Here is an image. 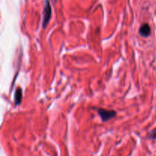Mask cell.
I'll return each mask as SVG.
<instances>
[{"instance_id":"3957f363","label":"cell","mask_w":156,"mask_h":156,"mask_svg":"<svg viewBox=\"0 0 156 156\" xmlns=\"http://www.w3.org/2000/svg\"><path fill=\"white\" fill-rule=\"evenodd\" d=\"M139 33L141 35L142 37H149L151 34V28L150 26L148 24L145 23V24H143L140 27V30H139Z\"/></svg>"},{"instance_id":"5b68a950","label":"cell","mask_w":156,"mask_h":156,"mask_svg":"<svg viewBox=\"0 0 156 156\" xmlns=\"http://www.w3.org/2000/svg\"><path fill=\"white\" fill-rule=\"evenodd\" d=\"M149 137L152 140H156V129L152 130L150 133L149 134Z\"/></svg>"},{"instance_id":"277c9868","label":"cell","mask_w":156,"mask_h":156,"mask_svg":"<svg viewBox=\"0 0 156 156\" xmlns=\"http://www.w3.org/2000/svg\"><path fill=\"white\" fill-rule=\"evenodd\" d=\"M22 99V90L21 88H18L15 94V101L16 105H20Z\"/></svg>"},{"instance_id":"6da1fadb","label":"cell","mask_w":156,"mask_h":156,"mask_svg":"<svg viewBox=\"0 0 156 156\" xmlns=\"http://www.w3.org/2000/svg\"><path fill=\"white\" fill-rule=\"evenodd\" d=\"M52 9L51 5L49 0H45V5H44V11H43V21H42V27L43 28H46L50 21V18H51Z\"/></svg>"},{"instance_id":"7a4b0ae2","label":"cell","mask_w":156,"mask_h":156,"mask_svg":"<svg viewBox=\"0 0 156 156\" xmlns=\"http://www.w3.org/2000/svg\"><path fill=\"white\" fill-rule=\"evenodd\" d=\"M98 113L101 120L104 122H106L108 120H111V119L114 118L117 115V112L113 110H106L103 109V108H98Z\"/></svg>"}]
</instances>
